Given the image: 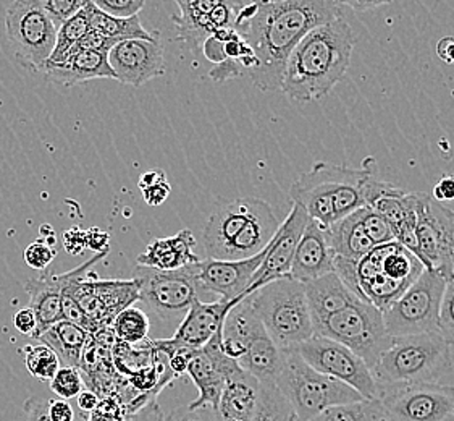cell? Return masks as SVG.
Segmentation results:
<instances>
[{
	"label": "cell",
	"instance_id": "obj_6",
	"mask_svg": "<svg viewBox=\"0 0 454 421\" xmlns=\"http://www.w3.org/2000/svg\"><path fill=\"white\" fill-rule=\"evenodd\" d=\"M424 271L418 258L398 242L379 245L356 265L359 300L383 313Z\"/></svg>",
	"mask_w": 454,
	"mask_h": 421
},
{
	"label": "cell",
	"instance_id": "obj_35",
	"mask_svg": "<svg viewBox=\"0 0 454 421\" xmlns=\"http://www.w3.org/2000/svg\"><path fill=\"white\" fill-rule=\"evenodd\" d=\"M90 31V19H88V12L86 7L80 10L74 17L65 21L62 27L57 31V41H55L54 51L47 60L46 67L49 65L62 64L72 51L73 46L82 39L86 33Z\"/></svg>",
	"mask_w": 454,
	"mask_h": 421
},
{
	"label": "cell",
	"instance_id": "obj_21",
	"mask_svg": "<svg viewBox=\"0 0 454 421\" xmlns=\"http://www.w3.org/2000/svg\"><path fill=\"white\" fill-rule=\"evenodd\" d=\"M267 247L259 255L239 261H222V259H200L194 263L198 285L206 292L215 293L220 300L235 302L245 298L247 287L253 282L257 269L262 265L267 255Z\"/></svg>",
	"mask_w": 454,
	"mask_h": 421
},
{
	"label": "cell",
	"instance_id": "obj_31",
	"mask_svg": "<svg viewBox=\"0 0 454 421\" xmlns=\"http://www.w3.org/2000/svg\"><path fill=\"white\" fill-rule=\"evenodd\" d=\"M328 242L333 255L349 261H361L375 245L363 227V210H356L328 227Z\"/></svg>",
	"mask_w": 454,
	"mask_h": 421
},
{
	"label": "cell",
	"instance_id": "obj_56",
	"mask_svg": "<svg viewBox=\"0 0 454 421\" xmlns=\"http://www.w3.org/2000/svg\"><path fill=\"white\" fill-rule=\"evenodd\" d=\"M434 200L438 203L453 202L454 200V175H443L432 192Z\"/></svg>",
	"mask_w": 454,
	"mask_h": 421
},
{
	"label": "cell",
	"instance_id": "obj_47",
	"mask_svg": "<svg viewBox=\"0 0 454 421\" xmlns=\"http://www.w3.org/2000/svg\"><path fill=\"white\" fill-rule=\"evenodd\" d=\"M47 403L49 399L46 397L31 395L27 399V402L23 403V421H51L47 415Z\"/></svg>",
	"mask_w": 454,
	"mask_h": 421
},
{
	"label": "cell",
	"instance_id": "obj_45",
	"mask_svg": "<svg viewBox=\"0 0 454 421\" xmlns=\"http://www.w3.org/2000/svg\"><path fill=\"white\" fill-rule=\"evenodd\" d=\"M55 257H57V251L44 240H36L29 243L25 250L27 265L36 271H47V266L54 261Z\"/></svg>",
	"mask_w": 454,
	"mask_h": 421
},
{
	"label": "cell",
	"instance_id": "obj_24",
	"mask_svg": "<svg viewBox=\"0 0 454 421\" xmlns=\"http://www.w3.org/2000/svg\"><path fill=\"white\" fill-rule=\"evenodd\" d=\"M70 281V271L64 274L43 273L25 284V292L29 295V308L35 312L37 320V339L44 330L60 321H65L62 312V293Z\"/></svg>",
	"mask_w": 454,
	"mask_h": 421
},
{
	"label": "cell",
	"instance_id": "obj_48",
	"mask_svg": "<svg viewBox=\"0 0 454 421\" xmlns=\"http://www.w3.org/2000/svg\"><path fill=\"white\" fill-rule=\"evenodd\" d=\"M209 76L214 82L223 83L228 82V80H235V78L245 76V70H243V67H241V64H239L238 60L227 59V60L222 62V64L214 65V67L210 68Z\"/></svg>",
	"mask_w": 454,
	"mask_h": 421
},
{
	"label": "cell",
	"instance_id": "obj_53",
	"mask_svg": "<svg viewBox=\"0 0 454 421\" xmlns=\"http://www.w3.org/2000/svg\"><path fill=\"white\" fill-rule=\"evenodd\" d=\"M64 247L70 255H82L86 248V230L72 227L64 234Z\"/></svg>",
	"mask_w": 454,
	"mask_h": 421
},
{
	"label": "cell",
	"instance_id": "obj_39",
	"mask_svg": "<svg viewBox=\"0 0 454 421\" xmlns=\"http://www.w3.org/2000/svg\"><path fill=\"white\" fill-rule=\"evenodd\" d=\"M137 187L143 193L145 204L151 208H157V206L164 204L172 193V187L168 184L167 174L162 169L147 171L145 174L141 175Z\"/></svg>",
	"mask_w": 454,
	"mask_h": 421
},
{
	"label": "cell",
	"instance_id": "obj_46",
	"mask_svg": "<svg viewBox=\"0 0 454 421\" xmlns=\"http://www.w3.org/2000/svg\"><path fill=\"white\" fill-rule=\"evenodd\" d=\"M164 421H215L214 410L210 407H202L192 410L188 405L175 407L172 412L164 417Z\"/></svg>",
	"mask_w": 454,
	"mask_h": 421
},
{
	"label": "cell",
	"instance_id": "obj_44",
	"mask_svg": "<svg viewBox=\"0 0 454 421\" xmlns=\"http://www.w3.org/2000/svg\"><path fill=\"white\" fill-rule=\"evenodd\" d=\"M92 4L115 19L137 17L139 12L145 9V0H94Z\"/></svg>",
	"mask_w": 454,
	"mask_h": 421
},
{
	"label": "cell",
	"instance_id": "obj_1",
	"mask_svg": "<svg viewBox=\"0 0 454 421\" xmlns=\"http://www.w3.org/2000/svg\"><path fill=\"white\" fill-rule=\"evenodd\" d=\"M341 2H257L254 17L237 31L253 49L257 67L247 75L261 91H282L283 74L293 49L314 28L341 19Z\"/></svg>",
	"mask_w": 454,
	"mask_h": 421
},
{
	"label": "cell",
	"instance_id": "obj_15",
	"mask_svg": "<svg viewBox=\"0 0 454 421\" xmlns=\"http://www.w3.org/2000/svg\"><path fill=\"white\" fill-rule=\"evenodd\" d=\"M390 421H454V387L446 385H379Z\"/></svg>",
	"mask_w": 454,
	"mask_h": 421
},
{
	"label": "cell",
	"instance_id": "obj_52",
	"mask_svg": "<svg viewBox=\"0 0 454 421\" xmlns=\"http://www.w3.org/2000/svg\"><path fill=\"white\" fill-rule=\"evenodd\" d=\"M123 421H164V413H162L160 405L155 402V399H151L143 409H139L137 412L128 413Z\"/></svg>",
	"mask_w": 454,
	"mask_h": 421
},
{
	"label": "cell",
	"instance_id": "obj_19",
	"mask_svg": "<svg viewBox=\"0 0 454 421\" xmlns=\"http://www.w3.org/2000/svg\"><path fill=\"white\" fill-rule=\"evenodd\" d=\"M308 220H309L308 212L298 204H293L290 214L280 224V229L277 230L275 237L269 243L267 255L263 258L261 267L257 269L253 282L247 287L245 298L269 282L290 277L296 248L300 243L302 232L308 226Z\"/></svg>",
	"mask_w": 454,
	"mask_h": 421
},
{
	"label": "cell",
	"instance_id": "obj_30",
	"mask_svg": "<svg viewBox=\"0 0 454 421\" xmlns=\"http://www.w3.org/2000/svg\"><path fill=\"white\" fill-rule=\"evenodd\" d=\"M218 0H176L180 13L173 15L178 41H183L196 51L202 47L207 37L215 35V28L210 21V12Z\"/></svg>",
	"mask_w": 454,
	"mask_h": 421
},
{
	"label": "cell",
	"instance_id": "obj_23",
	"mask_svg": "<svg viewBox=\"0 0 454 421\" xmlns=\"http://www.w3.org/2000/svg\"><path fill=\"white\" fill-rule=\"evenodd\" d=\"M365 206L375 214L382 216L393 230L403 226L416 224L418 214V192H403L398 187L371 179L365 185Z\"/></svg>",
	"mask_w": 454,
	"mask_h": 421
},
{
	"label": "cell",
	"instance_id": "obj_58",
	"mask_svg": "<svg viewBox=\"0 0 454 421\" xmlns=\"http://www.w3.org/2000/svg\"><path fill=\"white\" fill-rule=\"evenodd\" d=\"M436 55L442 62L448 65H454V37L445 36L442 37L436 43Z\"/></svg>",
	"mask_w": 454,
	"mask_h": 421
},
{
	"label": "cell",
	"instance_id": "obj_22",
	"mask_svg": "<svg viewBox=\"0 0 454 421\" xmlns=\"http://www.w3.org/2000/svg\"><path fill=\"white\" fill-rule=\"evenodd\" d=\"M327 229L328 227L318 224L317 220H308L291 266L290 277L293 281L308 284L314 279L335 273V255L330 248Z\"/></svg>",
	"mask_w": 454,
	"mask_h": 421
},
{
	"label": "cell",
	"instance_id": "obj_4",
	"mask_svg": "<svg viewBox=\"0 0 454 421\" xmlns=\"http://www.w3.org/2000/svg\"><path fill=\"white\" fill-rule=\"evenodd\" d=\"M438 332L393 338L371 369L379 385H442L453 371L451 350Z\"/></svg>",
	"mask_w": 454,
	"mask_h": 421
},
{
	"label": "cell",
	"instance_id": "obj_13",
	"mask_svg": "<svg viewBox=\"0 0 454 421\" xmlns=\"http://www.w3.org/2000/svg\"><path fill=\"white\" fill-rule=\"evenodd\" d=\"M416 240L420 263L446 281L454 277V210L435 202L432 195L418 192Z\"/></svg>",
	"mask_w": 454,
	"mask_h": 421
},
{
	"label": "cell",
	"instance_id": "obj_18",
	"mask_svg": "<svg viewBox=\"0 0 454 421\" xmlns=\"http://www.w3.org/2000/svg\"><path fill=\"white\" fill-rule=\"evenodd\" d=\"M241 367L235 360L228 358L222 350V328L212 338L206 347L190 353L188 358V375L198 387L200 395L188 403L192 410L217 405L220 394L227 385L228 379L237 375Z\"/></svg>",
	"mask_w": 454,
	"mask_h": 421
},
{
	"label": "cell",
	"instance_id": "obj_10",
	"mask_svg": "<svg viewBox=\"0 0 454 421\" xmlns=\"http://www.w3.org/2000/svg\"><path fill=\"white\" fill-rule=\"evenodd\" d=\"M57 31L41 0H17L5 13L10 57L29 72H44L54 51Z\"/></svg>",
	"mask_w": 454,
	"mask_h": 421
},
{
	"label": "cell",
	"instance_id": "obj_5",
	"mask_svg": "<svg viewBox=\"0 0 454 421\" xmlns=\"http://www.w3.org/2000/svg\"><path fill=\"white\" fill-rule=\"evenodd\" d=\"M263 330L280 350H291L314 338L304 284L278 279L246 297Z\"/></svg>",
	"mask_w": 454,
	"mask_h": 421
},
{
	"label": "cell",
	"instance_id": "obj_26",
	"mask_svg": "<svg viewBox=\"0 0 454 421\" xmlns=\"http://www.w3.org/2000/svg\"><path fill=\"white\" fill-rule=\"evenodd\" d=\"M261 383L239 369L223 387L217 405L212 409L215 421H253L259 402Z\"/></svg>",
	"mask_w": 454,
	"mask_h": 421
},
{
	"label": "cell",
	"instance_id": "obj_7",
	"mask_svg": "<svg viewBox=\"0 0 454 421\" xmlns=\"http://www.w3.org/2000/svg\"><path fill=\"white\" fill-rule=\"evenodd\" d=\"M275 385L300 421L314 420L330 407L364 401L353 387L320 375L293 350H283L282 371Z\"/></svg>",
	"mask_w": 454,
	"mask_h": 421
},
{
	"label": "cell",
	"instance_id": "obj_14",
	"mask_svg": "<svg viewBox=\"0 0 454 421\" xmlns=\"http://www.w3.org/2000/svg\"><path fill=\"white\" fill-rule=\"evenodd\" d=\"M291 350L296 352L312 369L353 387L365 401L379 399L380 387L373 379L371 368L345 346L314 336Z\"/></svg>",
	"mask_w": 454,
	"mask_h": 421
},
{
	"label": "cell",
	"instance_id": "obj_34",
	"mask_svg": "<svg viewBox=\"0 0 454 421\" xmlns=\"http://www.w3.org/2000/svg\"><path fill=\"white\" fill-rule=\"evenodd\" d=\"M310 421H390L380 401H359L330 407Z\"/></svg>",
	"mask_w": 454,
	"mask_h": 421
},
{
	"label": "cell",
	"instance_id": "obj_50",
	"mask_svg": "<svg viewBox=\"0 0 454 421\" xmlns=\"http://www.w3.org/2000/svg\"><path fill=\"white\" fill-rule=\"evenodd\" d=\"M13 324H15L17 330L21 332L23 336H27V338H36V314H35V312H33L29 306L20 308L19 312L15 313Z\"/></svg>",
	"mask_w": 454,
	"mask_h": 421
},
{
	"label": "cell",
	"instance_id": "obj_51",
	"mask_svg": "<svg viewBox=\"0 0 454 421\" xmlns=\"http://www.w3.org/2000/svg\"><path fill=\"white\" fill-rule=\"evenodd\" d=\"M125 415H121L119 409V403L114 401H104L99 403V407L88 415L86 421H123Z\"/></svg>",
	"mask_w": 454,
	"mask_h": 421
},
{
	"label": "cell",
	"instance_id": "obj_32",
	"mask_svg": "<svg viewBox=\"0 0 454 421\" xmlns=\"http://www.w3.org/2000/svg\"><path fill=\"white\" fill-rule=\"evenodd\" d=\"M90 339H91V334L88 330H82V326L70 321L57 322L37 338V340H41V344L54 350L62 367L72 368L80 367L82 352Z\"/></svg>",
	"mask_w": 454,
	"mask_h": 421
},
{
	"label": "cell",
	"instance_id": "obj_40",
	"mask_svg": "<svg viewBox=\"0 0 454 421\" xmlns=\"http://www.w3.org/2000/svg\"><path fill=\"white\" fill-rule=\"evenodd\" d=\"M82 373L78 371V368L60 367L54 376V379L51 381V391L57 395V399L62 401H72L82 394Z\"/></svg>",
	"mask_w": 454,
	"mask_h": 421
},
{
	"label": "cell",
	"instance_id": "obj_54",
	"mask_svg": "<svg viewBox=\"0 0 454 421\" xmlns=\"http://www.w3.org/2000/svg\"><path fill=\"white\" fill-rule=\"evenodd\" d=\"M202 52L206 55V59L210 60L212 64L218 65L227 60V55H225V43L220 41L215 36H210L206 39V43L202 44Z\"/></svg>",
	"mask_w": 454,
	"mask_h": 421
},
{
	"label": "cell",
	"instance_id": "obj_3",
	"mask_svg": "<svg viewBox=\"0 0 454 421\" xmlns=\"http://www.w3.org/2000/svg\"><path fill=\"white\" fill-rule=\"evenodd\" d=\"M278 229L272 206L263 200L247 196L218 202L202 230L204 250L212 259H247L259 255Z\"/></svg>",
	"mask_w": 454,
	"mask_h": 421
},
{
	"label": "cell",
	"instance_id": "obj_2",
	"mask_svg": "<svg viewBox=\"0 0 454 421\" xmlns=\"http://www.w3.org/2000/svg\"><path fill=\"white\" fill-rule=\"evenodd\" d=\"M355 43V31L345 17L314 28L293 49L282 91L300 104L328 96L349 70Z\"/></svg>",
	"mask_w": 454,
	"mask_h": 421
},
{
	"label": "cell",
	"instance_id": "obj_41",
	"mask_svg": "<svg viewBox=\"0 0 454 421\" xmlns=\"http://www.w3.org/2000/svg\"><path fill=\"white\" fill-rule=\"evenodd\" d=\"M436 332L443 338L446 344L454 346V277L446 281L445 292L440 305Z\"/></svg>",
	"mask_w": 454,
	"mask_h": 421
},
{
	"label": "cell",
	"instance_id": "obj_57",
	"mask_svg": "<svg viewBox=\"0 0 454 421\" xmlns=\"http://www.w3.org/2000/svg\"><path fill=\"white\" fill-rule=\"evenodd\" d=\"M99 395L96 394L91 389H82V394L76 397V405L80 409V412L86 417V413L91 415L98 407H99Z\"/></svg>",
	"mask_w": 454,
	"mask_h": 421
},
{
	"label": "cell",
	"instance_id": "obj_28",
	"mask_svg": "<svg viewBox=\"0 0 454 421\" xmlns=\"http://www.w3.org/2000/svg\"><path fill=\"white\" fill-rule=\"evenodd\" d=\"M109 52H80L70 55L65 62L57 65H49L44 68V74L49 82L73 86L80 83L91 82L98 78H112L115 80V74L110 68Z\"/></svg>",
	"mask_w": 454,
	"mask_h": 421
},
{
	"label": "cell",
	"instance_id": "obj_25",
	"mask_svg": "<svg viewBox=\"0 0 454 421\" xmlns=\"http://www.w3.org/2000/svg\"><path fill=\"white\" fill-rule=\"evenodd\" d=\"M261 385H275L282 371L283 350L273 344L262 322L257 321L245 340V355L237 361Z\"/></svg>",
	"mask_w": 454,
	"mask_h": 421
},
{
	"label": "cell",
	"instance_id": "obj_33",
	"mask_svg": "<svg viewBox=\"0 0 454 421\" xmlns=\"http://www.w3.org/2000/svg\"><path fill=\"white\" fill-rule=\"evenodd\" d=\"M86 12L90 19V29L96 31L104 39L112 41L114 44H119L127 39H154L141 25L139 15L131 19H115L98 9L91 0H88L86 4Z\"/></svg>",
	"mask_w": 454,
	"mask_h": 421
},
{
	"label": "cell",
	"instance_id": "obj_8",
	"mask_svg": "<svg viewBox=\"0 0 454 421\" xmlns=\"http://www.w3.org/2000/svg\"><path fill=\"white\" fill-rule=\"evenodd\" d=\"M107 255L109 250L100 251L86 263L72 269L70 281L64 289V293L72 297L86 316L90 324V334H94L102 328H110L120 313L139 302V289L135 279L106 281L98 279V275L90 273L92 266L98 265Z\"/></svg>",
	"mask_w": 454,
	"mask_h": 421
},
{
	"label": "cell",
	"instance_id": "obj_55",
	"mask_svg": "<svg viewBox=\"0 0 454 421\" xmlns=\"http://www.w3.org/2000/svg\"><path fill=\"white\" fill-rule=\"evenodd\" d=\"M110 235L99 227H91L86 230V248L96 253L109 250Z\"/></svg>",
	"mask_w": 454,
	"mask_h": 421
},
{
	"label": "cell",
	"instance_id": "obj_16",
	"mask_svg": "<svg viewBox=\"0 0 454 421\" xmlns=\"http://www.w3.org/2000/svg\"><path fill=\"white\" fill-rule=\"evenodd\" d=\"M359 171L361 169H351L346 165L317 163L291 185L293 204H298L306 210L309 219L317 220L324 227H332L336 222L333 210L336 195L343 185L359 174Z\"/></svg>",
	"mask_w": 454,
	"mask_h": 421
},
{
	"label": "cell",
	"instance_id": "obj_27",
	"mask_svg": "<svg viewBox=\"0 0 454 421\" xmlns=\"http://www.w3.org/2000/svg\"><path fill=\"white\" fill-rule=\"evenodd\" d=\"M196 238L190 229H183L170 237L155 238L145 253L137 259V265L153 267L159 271H176L184 266L194 265L200 257L194 253Z\"/></svg>",
	"mask_w": 454,
	"mask_h": 421
},
{
	"label": "cell",
	"instance_id": "obj_60",
	"mask_svg": "<svg viewBox=\"0 0 454 421\" xmlns=\"http://www.w3.org/2000/svg\"><path fill=\"white\" fill-rule=\"evenodd\" d=\"M288 421H300V420H298V418H296V415H294V413H293V415H291L290 420H288Z\"/></svg>",
	"mask_w": 454,
	"mask_h": 421
},
{
	"label": "cell",
	"instance_id": "obj_29",
	"mask_svg": "<svg viewBox=\"0 0 454 421\" xmlns=\"http://www.w3.org/2000/svg\"><path fill=\"white\" fill-rule=\"evenodd\" d=\"M306 298L309 305L312 326L343 310L348 305L359 300L355 293L346 287L336 273L324 275L304 284Z\"/></svg>",
	"mask_w": 454,
	"mask_h": 421
},
{
	"label": "cell",
	"instance_id": "obj_37",
	"mask_svg": "<svg viewBox=\"0 0 454 421\" xmlns=\"http://www.w3.org/2000/svg\"><path fill=\"white\" fill-rule=\"evenodd\" d=\"M25 355V363H27V371L33 377L39 381L51 383L57 375V371L62 367L60 360L55 355L54 350L47 347L44 344L39 346H25L21 348Z\"/></svg>",
	"mask_w": 454,
	"mask_h": 421
},
{
	"label": "cell",
	"instance_id": "obj_36",
	"mask_svg": "<svg viewBox=\"0 0 454 421\" xmlns=\"http://www.w3.org/2000/svg\"><path fill=\"white\" fill-rule=\"evenodd\" d=\"M149 318L143 310L129 306L120 313L112 322V330L115 338L128 346H139L147 342L149 336Z\"/></svg>",
	"mask_w": 454,
	"mask_h": 421
},
{
	"label": "cell",
	"instance_id": "obj_49",
	"mask_svg": "<svg viewBox=\"0 0 454 421\" xmlns=\"http://www.w3.org/2000/svg\"><path fill=\"white\" fill-rule=\"evenodd\" d=\"M47 415L51 421H82L78 420L72 402L62 401V399H49Z\"/></svg>",
	"mask_w": 454,
	"mask_h": 421
},
{
	"label": "cell",
	"instance_id": "obj_11",
	"mask_svg": "<svg viewBox=\"0 0 454 421\" xmlns=\"http://www.w3.org/2000/svg\"><path fill=\"white\" fill-rule=\"evenodd\" d=\"M445 285L443 275L426 269L416 282L409 285L408 290L383 312L387 334L390 338H404L436 332Z\"/></svg>",
	"mask_w": 454,
	"mask_h": 421
},
{
	"label": "cell",
	"instance_id": "obj_20",
	"mask_svg": "<svg viewBox=\"0 0 454 421\" xmlns=\"http://www.w3.org/2000/svg\"><path fill=\"white\" fill-rule=\"evenodd\" d=\"M107 59L115 80L131 86H143L167 70L164 47L157 37L121 41L110 49Z\"/></svg>",
	"mask_w": 454,
	"mask_h": 421
},
{
	"label": "cell",
	"instance_id": "obj_59",
	"mask_svg": "<svg viewBox=\"0 0 454 421\" xmlns=\"http://www.w3.org/2000/svg\"><path fill=\"white\" fill-rule=\"evenodd\" d=\"M341 5H343L345 9L348 7V9L361 12V10L379 9V7L387 5V2H341Z\"/></svg>",
	"mask_w": 454,
	"mask_h": 421
},
{
	"label": "cell",
	"instance_id": "obj_9",
	"mask_svg": "<svg viewBox=\"0 0 454 421\" xmlns=\"http://www.w3.org/2000/svg\"><path fill=\"white\" fill-rule=\"evenodd\" d=\"M314 336L333 340L349 348L372 369L391 339L383 322V313L371 303L356 300L314 326Z\"/></svg>",
	"mask_w": 454,
	"mask_h": 421
},
{
	"label": "cell",
	"instance_id": "obj_42",
	"mask_svg": "<svg viewBox=\"0 0 454 421\" xmlns=\"http://www.w3.org/2000/svg\"><path fill=\"white\" fill-rule=\"evenodd\" d=\"M363 227L365 234H367V237L372 240L375 247L396 242L395 230H393L390 224L383 219L382 216H379L372 210H369L367 206L363 208Z\"/></svg>",
	"mask_w": 454,
	"mask_h": 421
},
{
	"label": "cell",
	"instance_id": "obj_38",
	"mask_svg": "<svg viewBox=\"0 0 454 421\" xmlns=\"http://www.w3.org/2000/svg\"><path fill=\"white\" fill-rule=\"evenodd\" d=\"M291 415L293 409L280 394L277 385H261L259 402L253 421H288Z\"/></svg>",
	"mask_w": 454,
	"mask_h": 421
},
{
	"label": "cell",
	"instance_id": "obj_12",
	"mask_svg": "<svg viewBox=\"0 0 454 421\" xmlns=\"http://www.w3.org/2000/svg\"><path fill=\"white\" fill-rule=\"evenodd\" d=\"M135 281L139 289V302L145 303L160 320L182 318L198 298V279L194 265L176 271H159L137 265Z\"/></svg>",
	"mask_w": 454,
	"mask_h": 421
},
{
	"label": "cell",
	"instance_id": "obj_43",
	"mask_svg": "<svg viewBox=\"0 0 454 421\" xmlns=\"http://www.w3.org/2000/svg\"><path fill=\"white\" fill-rule=\"evenodd\" d=\"M88 0H41L43 9L46 10L49 19L52 20L55 28L64 25L65 21L74 17L80 10L84 9Z\"/></svg>",
	"mask_w": 454,
	"mask_h": 421
},
{
	"label": "cell",
	"instance_id": "obj_17",
	"mask_svg": "<svg viewBox=\"0 0 454 421\" xmlns=\"http://www.w3.org/2000/svg\"><path fill=\"white\" fill-rule=\"evenodd\" d=\"M241 300L243 298H238L235 302L217 300V302L206 303L196 298L190 306V310L184 314L173 338L151 340L153 347L162 352L165 357H170L176 352L192 353L200 348L206 347L212 338L217 334L218 330L223 326L228 312Z\"/></svg>",
	"mask_w": 454,
	"mask_h": 421
}]
</instances>
